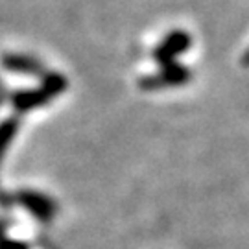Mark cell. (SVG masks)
Masks as SVG:
<instances>
[{
	"label": "cell",
	"instance_id": "cell-7",
	"mask_svg": "<svg viewBox=\"0 0 249 249\" xmlns=\"http://www.w3.org/2000/svg\"><path fill=\"white\" fill-rule=\"evenodd\" d=\"M43 90H46L50 96H57L61 94L63 90L67 89V78L57 74V72H50V74H45L43 76Z\"/></svg>",
	"mask_w": 249,
	"mask_h": 249
},
{
	"label": "cell",
	"instance_id": "cell-1",
	"mask_svg": "<svg viewBox=\"0 0 249 249\" xmlns=\"http://www.w3.org/2000/svg\"><path fill=\"white\" fill-rule=\"evenodd\" d=\"M15 197H17V203L22 205L28 213L41 223H50L55 218L57 205H55L52 197L43 194V192L22 188V190H18Z\"/></svg>",
	"mask_w": 249,
	"mask_h": 249
},
{
	"label": "cell",
	"instance_id": "cell-2",
	"mask_svg": "<svg viewBox=\"0 0 249 249\" xmlns=\"http://www.w3.org/2000/svg\"><path fill=\"white\" fill-rule=\"evenodd\" d=\"M190 80V71L183 65H166L162 67L157 76H148L141 81V89H164V87H176V85H185Z\"/></svg>",
	"mask_w": 249,
	"mask_h": 249
},
{
	"label": "cell",
	"instance_id": "cell-8",
	"mask_svg": "<svg viewBox=\"0 0 249 249\" xmlns=\"http://www.w3.org/2000/svg\"><path fill=\"white\" fill-rule=\"evenodd\" d=\"M0 249H30L26 242L22 240H13V238H6L0 242Z\"/></svg>",
	"mask_w": 249,
	"mask_h": 249
},
{
	"label": "cell",
	"instance_id": "cell-6",
	"mask_svg": "<svg viewBox=\"0 0 249 249\" xmlns=\"http://www.w3.org/2000/svg\"><path fill=\"white\" fill-rule=\"evenodd\" d=\"M17 131H18V120L15 116L6 118L4 122H0V160L4 157V153L8 151L9 144L15 139Z\"/></svg>",
	"mask_w": 249,
	"mask_h": 249
},
{
	"label": "cell",
	"instance_id": "cell-5",
	"mask_svg": "<svg viewBox=\"0 0 249 249\" xmlns=\"http://www.w3.org/2000/svg\"><path fill=\"white\" fill-rule=\"evenodd\" d=\"M2 65L11 72H20V74H43V65L30 57V55H17V53H8L2 57Z\"/></svg>",
	"mask_w": 249,
	"mask_h": 249
},
{
	"label": "cell",
	"instance_id": "cell-11",
	"mask_svg": "<svg viewBox=\"0 0 249 249\" xmlns=\"http://www.w3.org/2000/svg\"><path fill=\"white\" fill-rule=\"evenodd\" d=\"M2 90H4V87H2V83H0V92H2Z\"/></svg>",
	"mask_w": 249,
	"mask_h": 249
},
{
	"label": "cell",
	"instance_id": "cell-9",
	"mask_svg": "<svg viewBox=\"0 0 249 249\" xmlns=\"http://www.w3.org/2000/svg\"><path fill=\"white\" fill-rule=\"evenodd\" d=\"M13 203H17V197L8 194V192H2V190H0V207H2V209H9Z\"/></svg>",
	"mask_w": 249,
	"mask_h": 249
},
{
	"label": "cell",
	"instance_id": "cell-10",
	"mask_svg": "<svg viewBox=\"0 0 249 249\" xmlns=\"http://www.w3.org/2000/svg\"><path fill=\"white\" fill-rule=\"evenodd\" d=\"M9 225H11V222H9V220H4V218H0V242L8 238Z\"/></svg>",
	"mask_w": 249,
	"mask_h": 249
},
{
	"label": "cell",
	"instance_id": "cell-12",
	"mask_svg": "<svg viewBox=\"0 0 249 249\" xmlns=\"http://www.w3.org/2000/svg\"><path fill=\"white\" fill-rule=\"evenodd\" d=\"M0 100H2V98H0Z\"/></svg>",
	"mask_w": 249,
	"mask_h": 249
},
{
	"label": "cell",
	"instance_id": "cell-4",
	"mask_svg": "<svg viewBox=\"0 0 249 249\" xmlns=\"http://www.w3.org/2000/svg\"><path fill=\"white\" fill-rule=\"evenodd\" d=\"M52 100V96L46 92V90L39 89V90H18L11 96V104L13 107L20 111V113H26V111H32L36 107H41L48 104Z\"/></svg>",
	"mask_w": 249,
	"mask_h": 249
},
{
	"label": "cell",
	"instance_id": "cell-3",
	"mask_svg": "<svg viewBox=\"0 0 249 249\" xmlns=\"http://www.w3.org/2000/svg\"><path fill=\"white\" fill-rule=\"evenodd\" d=\"M190 46V37L185 32H172L162 43H160L155 52H153V57L162 65H172L174 59L178 57L179 53H183Z\"/></svg>",
	"mask_w": 249,
	"mask_h": 249
}]
</instances>
